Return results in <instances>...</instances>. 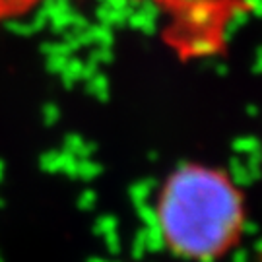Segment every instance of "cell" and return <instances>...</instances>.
Here are the masks:
<instances>
[{
    "instance_id": "1",
    "label": "cell",
    "mask_w": 262,
    "mask_h": 262,
    "mask_svg": "<svg viewBox=\"0 0 262 262\" xmlns=\"http://www.w3.org/2000/svg\"><path fill=\"white\" fill-rule=\"evenodd\" d=\"M156 222L161 241L173 254L194 262L215 260L243 235V192L222 169L187 163L165 179Z\"/></svg>"
},
{
    "instance_id": "2",
    "label": "cell",
    "mask_w": 262,
    "mask_h": 262,
    "mask_svg": "<svg viewBox=\"0 0 262 262\" xmlns=\"http://www.w3.org/2000/svg\"><path fill=\"white\" fill-rule=\"evenodd\" d=\"M45 0H0V24L26 16Z\"/></svg>"
},
{
    "instance_id": "3",
    "label": "cell",
    "mask_w": 262,
    "mask_h": 262,
    "mask_svg": "<svg viewBox=\"0 0 262 262\" xmlns=\"http://www.w3.org/2000/svg\"><path fill=\"white\" fill-rule=\"evenodd\" d=\"M150 2H154V4H158V6H161V8H181V6H185L188 0H150Z\"/></svg>"
}]
</instances>
